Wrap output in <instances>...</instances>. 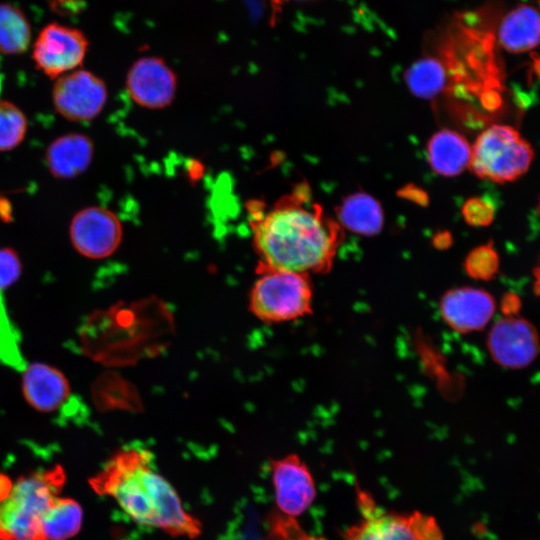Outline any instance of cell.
Returning a JSON list of instances; mask_svg holds the SVG:
<instances>
[{"label": "cell", "instance_id": "obj_1", "mask_svg": "<svg viewBox=\"0 0 540 540\" xmlns=\"http://www.w3.org/2000/svg\"><path fill=\"white\" fill-rule=\"evenodd\" d=\"M256 271L283 270L304 274L328 273L344 239L343 228L315 202L301 182L267 206L246 204Z\"/></svg>", "mask_w": 540, "mask_h": 540}, {"label": "cell", "instance_id": "obj_2", "mask_svg": "<svg viewBox=\"0 0 540 540\" xmlns=\"http://www.w3.org/2000/svg\"><path fill=\"white\" fill-rule=\"evenodd\" d=\"M95 492L112 497L135 523L171 537L195 539L201 521L189 513L175 488L154 469L151 453L129 446L117 451L90 480Z\"/></svg>", "mask_w": 540, "mask_h": 540}, {"label": "cell", "instance_id": "obj_3", "mask_svg": "<svg viewBox=\"0 0 540 540\" xmlns=\"http://www.w3.org/2000/svg\"><path fill=\"white\" fill-rule=\"evenodd\" d=\"M64 479L60 467L21 477L0 502V540H45L42 517Z\"/></svg>", "mask_w": 540, "mask_h": 540}, {"label": "cell", "instance_id": "obj_4", "mask_svg": "<svg viewBox=\"0 0 540 540\" xmlns=\"http://www.w3.org/2000/svg\"><path fill=\"white\" fill-rule=\"evenodd\" d=\"M249 294V309L265 323H282L312 313L310 275L283 270L256 271Z\"/></svg>", "mask_w": 540, "mask_h": 540}, {"label": "cell", "instance_id": "obj_5", "mask_svg": "<svg viewBox=\"0 0 540 540\" xmlns=\"http://www.w3.org/2000/svg\"><path fill=\"white\" fill-rule=\"evenodd\" d=\"M533 157L532 146L514 127L494 124L471 146L469 168L481 179L506 183L526 173Z\"/></svg>", "mask_w": 540, "mask_h": 540}, {"label": "cell", "instance_id": "obj_6", "mask_svg": "<svg viewBox=\"0 0 540 540\" xmlns=\"http://www.w3.org/2000/svg\"><path fill=\"white\" fill-rule=\"evenodd\" d=\"M361 518L343 532L344 540H444L436 518L421 511L386 512L359 492Z\"/></svg>", "mask_w": 540, "mask_h": 540}, {"label": "cell", "instance_id": "obj_7", "mask_svg": "<svg viewBox=\"0 0 540 540\" xmlns=\"http://www.w3.org/2000/svg\"><path fill=\"white\" fill-rule=\"evenodd\" d=\"M89 47L85 34L60 23H49L39 32L31 58L35 68L51 80L79 69Z\"/></svg>", "mask_w": 540, "mask_h": 540}, {"label": "cell", "instance_id": "obj_8", "mask_svg": "<svg viewBox=\"0 0 540 540\" xmlns=\"http://www.w3.org/2000/svg\"><path fill=\"white\" fill-rule=\"evenodd\" d=\"M57 114L73 122L97 118L108 100L105 81L91 71L76 69L54 80L51 91Z\"/></svg>", "mask_w": 540, "mask_h": 540}, {"label": "cell", "instance_id": "obj_9", "mask_svg": "<svg viewBox=\"0 0 540 540\" xmlns=\"http://www.w3.org/2000/svg\"><path fill=\"white\" fill-rule=\"evenodd\" d=\"M69 238L80 255L89 259H103L111 256L121 245L123 226L112 210L87 206L71 218Z\"/></svg>", "mask_w": 540, "mask_h": 540}, {"label": "cell", "instance_id": "obj_10", "mask_svg": "<svg viewBox=\"0 0 540 540\" xmlns=\"http://www.w3.org/2000/svg\"><path fill=\"white\" fill-rule=\"evenodd\" d=\"M276 510L297 518L315 501L317 489L313 475L297 454L270 461Z\"/></svg>", "mask_w": 540, "mask_h": 540}, {"label": "cell", "instance_id": "obj_11", "mask_svg": "<svg viewBox=\"0 0 540 540\" xmlns=\"http://www.w3.org/2000/svg\"><path fill=\"white\" fill-rule=\"evenodd\" d=\"M487 348L493 361L510 369L531 364L538 354L539 338L535 326L516 315L504 316L491 327Z\"/></svg>", "mask_w": 540, "mask_h": 540}, {"label": "cell", "instance_id": "obj_12", "mask_svg": "<svg viewBox=\"0 0 540 540\" xmlns=\"http://www.w3.org/2000/svg\"><path fill=\"white\" fill-rule=\"evenodd\" d=\"M177 77L164 59L144 56L129 68L125 88L130 99L146 109H163L169 106L177 91Z\"/></svg>", "mask_w": 540, "mask_h": 540}, {"label": "cell", "instance_id": "obj_13", "mask_svg": "<svg viewBox=\"0 0 540 540\" xmlns=\"http://www.w3.org/2000/svg\"><path fill=\"white\" fill-rule=\"evenodd\" d=\"M439 309L452 330L468 334L482 330L490 322L496 303L488 291L463 286L446 291L440 299Z\"/></svg>", "mask_w": 540, "mask_h": 540}, {"label": "cell", "instance_id": "obj_14", "mask_svg": "<svg viewBox=\"0 0 540 540\" xmlns=\"http://www.w3.org/2000/svg\"><path fill=\"white\" fill-rule=\"evenodd\" d=\"M95 145L87 134L70 132L58 136L47 146L45 166L56 179H74L85 173L93 162Z\"/></svg>", "mask_w": 540, "mask_h": 540}, {"label": "cell", "instance_id": "obj_15", "mask_svg": "<svg viewBox=\"0 0 540 540\" xmlns=\"http://www.w3.org/2000/svg\"><path fill=\"white\" fill-rule=\"evenodd\" d=\"M22 390L27 402L40 412L59 409L70 396L66 377L56 368L33 363L23 371Z\"/></svg>", "mask_w": 540, "mask_h": 540}, {"label": "cell", "instance_id": "obj_16", "mask_svg": "<svg viewBox=\"0 0 540 540\" xmlns=\"http://www.w3.org/2000/svg\"><path fill=\"white\" fill-rule=\"evenodd\" d=\"M539 30L538 9L531 4L523 3L502 18L498 28V41L507 52L525 53L538 45Z\"/></svg>", "mask_w": 540, "mask_h": 540}, {"label": "cell", "instance_id": "obj_17", "mask_svg": "<svg viewBox=\"0 0 540 540\" xmlns=\"http://www.w3.org/2000/svg\"><path fill=\"white\" fill-rule=\"evenodd\" d=\"M431 169L445 177H453L469 167L471 146L460 133L442 129L434 133L427 145Z\"/></svg>", "mask_w": 540, "mask_h": 540}, {"label": "cell", "instance_id": "obj_18", "mask_svg": "<svg viewBox=\"0 0 540 540\" xmlns=\"http://www.w3.org/2000/svg\"><path fill=\"white\" fill-rule=\"evenodd\" d=\"M336 215L342 228L361 236L379 234L384 224L380 202L362 191L344 197L336 207Z\"/></svg>", "mask_w": 540, "mask_h": 540}, {"label": "cell", "instance_id": "obj_19", "mask_svg": "<svg viewBox=\"0 0 540 540\" xmlns=\"http://www.w3.org/2000/svg\"><path fill=\"white\" fill-rule=\"evenodd\" d=\"M405 83L410 92L418 98L433 99L444 91L448 71L443 60L437 57H423L413 62L404 73Z\"/></svg>", "mask_w": 540, "mask_h": 540}, {"label": "cell", "instance_id": "obj_20", "mask_svg": "<svg viewBox=\"0 0 540 540\" xmlns=\"http://www.w3.org/2000/svg\"><path fill=\"white\" fill-rule=\"evenodd\" d=\"M82 519L78 502L57 496L42 517V535L45 540H67L79 532Z\"/></svg>", "mask_w": 540, "mask_h": 540}, {"label": "cell", "instance_id": "obj_21", "mask_svg": "<svg viewBox=\"0 0 540 540\" xmlns=\"http://www.w3.org/2000/svg\"><path fill=\"white\" fill-rule=\"evenodd\" d=\"M31 26L24 12L11 4L0 3V53L18 55L31 43Z\"/></svg>", "mask_w": 540, "mask_h": 540}, {"label": "cell", "instance_id": "obj_22", "mask_svg": "<svg viewBox=\"0 0 540 540\" xmlns=\"http://www.w3.org/2000/svg\"><path fill=\"white\" fill-rule=\"evenodd\" d=\"M27 131L28 119L23 110L11 101L0 100V152L17 148Z\"/></svg>", "mask_w": 540, "mask_h": 540}, {"label": "cell", "instance_id": "obj_23", "mask_svg": "<svg viewBox=\"0 0 540 540\" xmlns=\"http://www.w3.org/2000/svg\"><path fill=\"white\" fill-rule=\"evenodd\" d=\"M0 363L23 372L26 361L20 347V335L12 323L0 290Z\"/></svg>", "mask_w": 540, "mask_h": 540}, {"label": "cell", "instance_id": "obj_24", "mask_svg": "<svg viewBox=\"0 0 540 540\" xmlns=\"http://www.w3.org/2000/svg\"><path fill=\"white\" fill-rule=\"evenodd\" d=\"M464 267L470 277L490 280L498 271L499 256L492 244H483L468 253Z\"/></svg>", "mask_w": 540, "mask_h": 540}, {"label": "cell", "instance_id": "obj_25", "mask_svg": "<svg viewBox=\"0 0 540 540\" xmlns=\"http://www.w3.org/2000/svg\"><path fill=\"white\" fill-rule=\"evenodd\" d=\"M467 224L474 227H484L492 223L495 209L491 202L482 197H471L465 201L461 209Z\"/></svg>", "mask_w": 540, "mask_h": 540}, {"label": "cell", "instance_id": "obj_26", "mask_svg": "<svg viewBox=\"0 0 540 540\" xmlns=\"http://www.w3.org/2000/svg\"><path fill=\"white\" fill-rule=\"evenodd\" d=\"M21 270L18 253L9 247L0 248V290L13 284L19 278Z\"/></svg>", "mask_w": 540, "mask_h": 540}, {"label": "cell", "instance_id": "obj_27", "mask_svg": "<svg viewBox=\"0 0 540 540\" xmlns=\"http://www.w3.org/2000/svg\"><path fill=\"white\" fill-rule=\"evenodd\" d=\"M399 197L407 199L418 205L426 206L429 202L428 194L414 184H408L397 192Z\"/></svg>", "mask_w": 540, "mask_h": 540}, {"label": "cell", "instance_id": "obj_28", "mask_svg": "<svg viewBox=\"0 0 540 540\" xmlns=\"http://www.w3.org/2000/svg\"><path fill=\"white\" fill-rule=\"evenodd\" d=\"M452 243L451 234L447 231L437 233L433 238V244L438 249H445Z\"/></svg>", "mask_w": 540, "mask_h": 540}, {"label": "cell", "instance_id": "obj_29", "mask_svg": "<svg viewBox=\"0 0 540 540\" xmlns=\"http://www.w3.org/2000/svg\"><path fill=\"white\" fill-rule=\"evenodd\" d=\"M262 540H282V539L273 534L266 532V535Z\"/></svg>", "mask_w": 540, "mask_h": 540}, {"label": "cell", "instance_id": "obj_30", "mask_svg": "<svg viewBox=\"0 0 540 540\" xmlns=\"http://www.w3.org/2000/svg\"><path fill=\"white\" fill-rule=\"evenodd\" d=\"M283 0H274L275 3H280L282 2Z\"/></svg>", "mask_w": 540, "mask_h": 540}]
</instances>
